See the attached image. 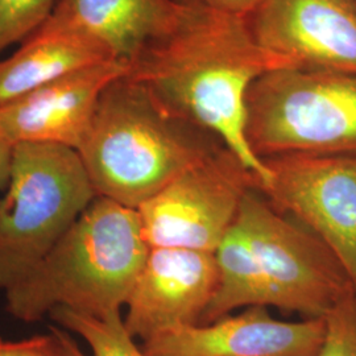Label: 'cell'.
I'll return each mask as SVG.
<instances>
[{
    "mask_svg": "<svg viewBox=\"0 0 356 356\" xmlns=\"http://www.w3.org/2000/svg\"><path fill=\"white\" fill-rule=\"evenodd\" d=\"M292 63L264 49L242 16L201 0L182 1L177 22L129 65L166 111L214 135L259 181H270L267 164L247 139V97L260 76Z\"/></svg>",
    "mask_w": 356,
    "mask_h": 356,
    "instance_id": "1",
    "label": "cell"
},
{
    "mask_svg": "<svg viewBox=\"0 0 356 356\" xmlns=\"http://www.w3.org/2000/svg\"><path fill=\"white\" fill-rule=\"evenodd\" d=\"M149 251L138 210L97 197L51 252L4 292L6 309L26 323L58 307L94 318L122 314Z\"/></svg>",
    "mask_w": 356,
    "mask_h": 356,
    "instance_id": "2",
    "label": "cell"
},
{
    "mask_svg": "<svg viewBox=\"0 0 356 356\" xmlns=\"http://www.w3.org/2000/svg\"><path fill=\"white\" fill-rule=\"evenodd\" d=\"M223 147L126 74L103 91L78 153L98 197L138 209Z\"/></svg>",
    "mask_w": 356,
    "mask_h": 356,
    "instance_id": "3",
    "label": "cell"
},
{
    "mask_svg": "<svg viewBox=\"0 0 356 356\" xmlns=\"http://www.w3.org/2000/svg\"><path fill=\"white\" fill-rule=\"evenodd\" d=\"M97 197L76 149L13 147L11 175L0 198V291L23 280Z\"/></svg>",
    "mask_w": 356,
    "mask_h": 356,
    "instance_id": "4",
    "label": "cell"
},
{
    "mask_svg": "<svg viewBox=\"0 0 356 356\" xmlns=\"http://www.w3.org/2000/svg\"><path fill=\"white\" fill-rule=\"evenodd\" d=\"M247 139L263 161L285 154L356 156V76L268 72L248 91Z\"/></svg>",
    "mask_w": 356,
    "mask_h": 356,
    "instance_id": "5",
    "label": "cell"
},
{
    "mask_svg": "<svg viewBox=\"0 0 356 356\" xmlns=\"http://www.w3.org/2000/svg\"><path fill=\"white\" fill-rule=\"evenodd\" d=\"M236 222L263 272L269 306L302 318H325L334 306L355 293L330 247L277 211L259 189L244 197Z\"/></svg>",
    "mask_w": 356,
    "mask_h": 356,
    "instance_id": "6",
    "label": "cell"
},
{
    "mask_svg": "<svg viewBox=\"0 0 356 356\" xmlns=\"http://www.w3.org/2000/svg\"><path fill=\"white\" fill-rule=\"evenodd\" d=\"M254 189H259L257 178L223 147L136 209L144 238L151 248L214 254Z\"/></svg>",
    "mask_w": 356,
    "mask_h": 356,
    "instance_id": "7",
    "label": "cell"
},
{
    "mask_svg": "<svg viewBox=\"0 0 356 356\" xmlns=\"http://www.w3.org/2000/svg\"><path fill=\"white\" fill-rule=\"evenodd\" d=\"M264 163L270 181L260 193L330 247L356 293V156L285 154Z\"/></svg>",
    "mask_w": 356,
    "mask_h": 356,
    "instance_id": "8",
    "label": "cell"
},
{
    "mask_svg": "<svg viewBox=\"0 0 356 356\" xmlns=\"http://www.w3.org/2000/svg\"><path fill=\"white\" fill-rule=\"evenodd\" d=\"M245 19L254 40L294 69L356 76L355 0H263Z\"/></svg>",
    "mask_w": 356,
    "mask_h": 356,
    "instance_id": "9",
    "label": "cell"
},
{
    "mask_svg": "<svg viewBox=\"0 0 356 356\" xmlns=\"http://www.w3.org/2000/svg\"><path fill=\"white\" fill-rule=\"evenodd\" d=\"M218 282L216 256L185 248H151L123 318L141 342L186 325H200Z\"/></svg>",
    "mask_w": 356,
    "mask_h": 356,
    "instance_id": "10",
    "label": "cell"
},
{
    "mask_svg": "<svg viewBox=\"0 0 356 356\" xmlns=\"http://www.w3.org/2000/svg\"><path fill=\"white\" fill-rule=\"evenodd\" d=\"M325 318L276 319L252 306L206 325H186L141 342L145 356H317Z\"/></svg>",
    "mask_w": 356,
    "mask_h": 356,
    "instance_id": "11",
    "label": "cell"
},
{
    "mask_svg": "<svg viewBox=\"0 0 356 356\" xmlns=\"http://www.w3.org/2000/svg\"><path fill=\"white\" fill-rule=\"evenodd\" d=\"M127 65H94L0 107V138L8 145L57 144L78 151L89 132L104 89L126 76Z\"/></svg>",
    "mask_w": 356,
    "mask_h": 356,
    "instance_id": "12",
    "label": "cell"
},
{
    "mask_svg": "<svg viewBox=\"0 0 356 356\" xmlns=\"http://www.w3.org/2000/svg\"><path fill=\"white\" fill-rule=\"evenodd\" d=\"M181 7L177 0H61L45 24L98 40L129 67L147 45L175 26Z\"/></svg>",
    "mask_w": 356,
    "mask_h": 356,
    "instance_id": "13",
    "label": "cell"
},
{
    "mask_svg": "<svg viewBox=\"0 0 356 356\" xmlns=\"http://www.w3.org/2000/svg\"><path fill=\"white\" fill-rule=\"evenodd\" d=\"M108 61L116 60L98 40L44 24L0 60V107L61 76Z\"/></svg>",
    "mask_w": 356,
    "mask_h": 356,
    "instance_id": "14",
    "label": "cell"
},
{
    "mask_svg": "<svg viewBox=\"0 0 356 356\" xmlns=\"http://www.w3.org/2000/svg\"><path fill=\"white\" fill-rule=\"evenodd\" d=\"M214 256L218 282L200 325L214 322L247 307H269L263 272L238 222L218 245Z\"/></svg>",
    "mask_w": 356,
    "mask_h": 356,
    "instance_id": "15",
    "label": "cell"
},
{
    "mask_svg": "<svg viewBox=\"0 0 356 356\" xmlns=\"http://www.w3.org/2000/svg\"><path fill=\"white\" fill-rule=\"evenodd\" d=\"M49 316L65 330L76 334L88 344L89 354L83 353L67 332L56 329L70 356H145L140 344L128 334L122 314L94 318L58 307Z\"/></svg>",
    "mask_w": 356,
    "mask_h": 356,
    "instance_id": "16",
    "label": "cell"
},
{
    "mask_svg": "<svg viewBox=\"0 0 356 356\" xmlns=\"http://www.w3.org/2000/svg\"><path fill=\"white\" fill-rule=\"evenodd\" d=\"M61 0H0V54L44 26Z\"/></svg>",
    "mask_w": 356,
    "mask_h": 356,
    "instance_id": "17",
    "label": "cell"
},
{
    "mask_svg": "<svg viewBox=\"0 0 356 356\" xmlns=\"http://www.w3.org/2000/svg\"><path fill=\"white\" fill-rule=\"evenodd\" d=\"M317 356H356L355 293L325 316V335Z\"/></svg>",
    "mask_w": 356,
    "mask_h": 356,
    "instance_id": "18",
    "label": "cell"
},
{
    "mask_svg": "<svg viewBox=\"0 0 356 356\" xmlns=\"http://www.w3.org/2000/svg\"><path fill=\"white\" fill-rule=\"evenodd\" d=\"M0 356H70L56 329L49 335H38L22 341L0 337Z\"/></svg>",
    "mask_w": 356,
    "mask_h": 356,
    "instance_id": "19",
    "label": "cell"
},
{
    "mask_svg": "<svg viewBox=\"0 0 356 356\" xmlns=\"http://www.w3.org/2000/svg\"><path fill=\"white\" fill-rule=\"evenodd\" d=\"M206 6L218 11L247 17L254 13L263 0H201Z\"/></svg>",
    "mask_w": 356,
    "mask_h": 356,
    "instance_id": "20",
    "label": "cell"
},
{
    "mask_svg": "<svg viewBox=\"0 0 356 356\" xmlns=\"http://www.w3.org/2000/svg\"><path fill=\"white\" fill-rule=\"evenodd\" d=\"M13 148L0 138V191L7 188L11 165H13Z\"/></svg>",
    "mask_w": 356,
    "mask_h": 356,
    "instance_id": "21",
    "label": "cell"
},
{
    "mask_svg": "<svg viewBox=\"0 0 356 356\" xmlns=\"http://www.w3.org/2000/svg\"><path fill=\"white\" fill-rule=\"evenodd\" d=\"M177 1H191V0H177Z\"/></svg>",
    "mask_w": 356,
    "mask_h": 356,
    "instance_id": "22",
    "label": "cell"
},
{
    "mask_svg": "<svg viewBox=\"0 0 356 356\" xmlns=\"http://www.w3.org/2000/svg\"><path fill=\"white\" fill-rule=\"evenodd\" d=\"M355 305H356V293H355Z\"/></svg>",
    "mask_w": 356,
    "mask_h": 356,
    "instance_id": "23",
    "label": "cell"
},
{
    "mask_svg": "<svg viewBox=\"0 0 356 356\" xmlns=\"http://www.w3.org/2000/svg\"><path fill=\"white\" fill-rule=\"evenodd\" d=\"M355 1H356V0H355Z\"/></svg>",
    "mask_w": 356,
    "mask_h": 356,
    "instance_id": "24",
    "label": "cell"
}]
</instances>
